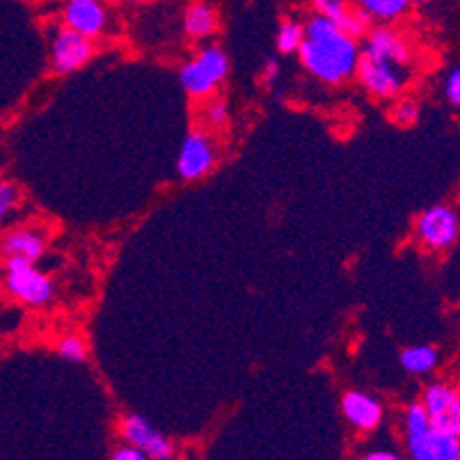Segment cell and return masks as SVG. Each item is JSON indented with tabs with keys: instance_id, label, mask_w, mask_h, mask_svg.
Returning <instances> with one entry per match:
<instances>
[{
	"instance_id": "cell-18",
	"label": "cell",
	"mask_w": 460,
	"mask_h": 460,
	"mask_svg": "<svg viewBox=\"0 0 460 460\" xmlns=\"http://www.w3.org/2000/svg\"><path fill=\"white\" fill-rule=\"evenodd\" d=\"M355 7L371 21H396L410 7V0H355Z\"/></svg>"
},
{
	"instance_id": "cell-3",
	"label": "cell",
	"mask_w": 460,
	"mask_h": 460,
	"mask_svg": "<svg viewBox=\"0 0 460 460\" xmlns=\"http://www.w3.org/2000/svg\"><path fill=\"white\" fill-rule=\"evenodd\" d=\"M229 74V58L220 46H207L181 69V87L192 99H207Z\"/></svg>"
},
{
	"instance_id": "cell-26",
	"label": "cell",
	"mask_w": 460,
	"mask_h": 460,
	"mask_svg": "<svg viewBox=\"0 0 460 460\" xmlns=\"http://www.w3.org/2000/svg\"><path fill=\"white\" fill-rule=\"evenodd\" d=\"M278 78H279V65L275 60H269L266 71H263V83H266V85H273Z\"/></svg>"
},
{
	"instance_id": "cell-27",
	"label": "cell",
	"mask_w": 460,
	"mask_h": 460,
	"mask_svg": "<svg viewBox=\"0 0 460 460\" xmlns=\"http://www.w3.org/2000/svg\"><path fill=\"white\" fill-rule=\"evenodd\" d=\"M362 460H401V458L396 454H392V451H374V454H367Z\"/></svg>"
},
{
	"instance_id": "cell-16",
	"label": "cell",
	"mask_w": 460,
	"mask_h": 460,
	"mask_svg": "<svg viewBox=\"0 0 460 460\" xmlns=\"http://www.w3.org/2000/svg\"><path fill=\"white\" fill-rule=\"evenodd\" d=\"M183 31L192 40H204L217 31V10L211 3H190L183 12Z\"/></svg>"
},
{
	"instance_id": "cell-6",
	"label": "cell",
	"mask_w": 460,
	"mask_h": 460,
	"mask_svg": "<svg viewBox=\"0 0 460 460\" xmlns=\"http://www.w3.org/2000/svg\"><path fill=\"white\" fill-rule=\"evenodd\" d=\"M417 236L426 250L440 252L451 248L458 238V216L447 204L426 208L417 220Z\"/></svg>"
},
{
	"instance_id": "cell-24",
	"label": "cell",
	"mask_w": 460,
	"mask_h": 460,
	"mask_svg": "<svg viewBox=\"0 0 460 460\" xmlns=\"http://www.w3.org/2000/svg\"><path fill=\"white\" fill-rule=\"evenodd\" d=\"M445 96L451 106H460V69L454 66L445 81Z\"/></svg>"
},
{
	"instance_id": "cell-19",
	"label": "cell",
	"mask_w": 460,
	"mask_h": 460,
	"mask_svg": "<svg viewBox=\"0 0 460 460\" xmlns=\"http://www.w3.org/2000/svg\"><path fill=\"white\" fill-rule=\"evenodd\" d=\"M303 37H305V28L300 21H296V19L282 21V26H279V31H278L279 53L298 51V46L303 44Z\"/></svg>"
},
{
	"instance_id": "cell-13",
	"label": "cell",
	"mask_w": 460,
	"mask_h": 460,
	"mask_svg": "<svg viewBox=\"0 0 460 460\" xmlns=\"http://www.w3.org/2000/svg\"><path fill=\"white\" fill-rule=\"evenodd\" d=\"M46 252V234L37 227H19L3 234L0 238V257L21 259V261L35 263Z\"/></svg>"
},
{
	"instance_id": "cell-21",
	"label": "cell",
	"mask_w": 460,
	"mask_h": 460,
	"mask_svg": "<svg viewBox=\"0 0 460 460\" xmlns=\"http://www.w3.org/2000/svg\"><path fill=\"white\" fill-rule=\"evenodd\" d=\"M19 204V188L10 181H0V227Z\"/></svg>"
},
{
	"instance_id": "cell-17",
	"label": "cell",
	"mask_w": 460,
	"mask_h": 460,
	"mask_svg": "<svg viewBox=\"0 0 460 460\" xmlns=\"http://www.w3.org/2000/svg\"><path fill=\"white\" fill-rule=\"evenodd\" d=\"M438 362H440V355H438L435 346H412V349H405L401 353V367L408 374H430L438 367Z\"/></svg>"
},
{
	"instance_id": "cell-23",
	"label": "cell",
	"mask_w": 460,
	"mask_h": 460,
	"mask_svg": "<svg viewBox=\"0 0 460 460\" xmlns=\"http://www.w3.org/2000/svg\"><path fill=\"white\" fill-rule=\"evenodd\" d=\"M229 122V106L225 102H211L207 108V124L211 128H223Z\"/></svg>"
},
{
	"instance_id": "cell-10",
	"label": "cell",
	"mask_w": 460,
	"mask_h": 460,
	"mask_svg": "<svg viewBox=\"0 0 460 460\" xmlns=\"http://www.w3.org/2000/svg\"><path fill=\"white\" fill-rule=\"evenodd\" d=\"M94 56V44L92 40L83 37L81 32L71 28H60L51 41V65L56 74H74L83 69Z\"/></svg>"
},
{
	"instance_id": "cell-28",
	"label": "cell",
	"mask_w": 460,
	"mask_h": 460,
	"mask_svg": "<svg viewBox=\"0 0 460 460\" xmlns=\"http://www.w3.org/2000/svg\"><path fill=\"white\" fill-rule=\"evenodd\" d=\"M124 5H142V3H149V0H122Z\"/></svg>"
},
{
	"instance_id": "cell-5",
	"label": "cell",
	"mask_w": 460,
	"mask_h": 460,
	"mask_svg": "<svg viewBox=\"0 0 460 460\" xmlns=\"http://www.w3.org/2000/svg\"><path fill=\"white\" fill-rule=\"evenodd\" d=\"M355 74L362 87L378 99H394L405 87V66L369 51H359Z\"/></svg>"
},
{
	"instance_id": "cell-4",
	"label": "cell",
	"mask_w": 460,
	"mask_h": 460,
	"mask_svg": "<svg viewBox=\"0 0 460 460\" xmlns=\"http://www.w3.org/2000/svg\"><path fill=\"white\" fill-rule=\"evenodd\" d=\"M5 288L28 307H46L56 296L51 278H46L32 263L21 259L5 261Z\"/></svg>"
},
{
	"instance_id": "cell-29",
	"label": "cell",
	"mask_w": 460,
	"mask_h": 460,
	"mask_svg": "<svg viewBox=\"0 0 460 460\" xmlns=\"http://www.w3.org/2000/svg\"><path fill=\"white\" fill-rule=\"evenodd\" d=\"M412 3H415V5H421V3H429V0H410V5H412Z\"/></svg>"
},
{
	"instance_id": "cell-1",
	"label": "cell",
	"mask_w": 460,
	"mask_h": 460,
	"mask_svg": "<svg viewBox=\"0 0 460 460\" xmlns=\"http://www.w3.org/2000/svg\"><path fill=\"white\" fill-rule=\"evenodd\" d=\"M303 28V44L296 53L314 78L328 85H339L355 76V66L359 60L358 40L339 31L332 21L319 14L309 16Z\"/></svg>"
},
{
	"instance_id": "cell-8",
	"label": "cell",
	"mask_w": 460,
	"mask_h": 460,
	"mask_svg": "<svg viewBox=\"0 0 460 460\" xmlns=\"http://www.w3.org/2000/svg\"><path fill=\"white\" fill-rule=\"evenodd\" d=\"M421 408L426 410L433 429L449 435H460V399L454 387L445 383L429 385Z\"/></svg>"
},
{
	"instance_id": "cell-22",
	"label": "cell",
	"mask_w": 460,
	"mask_h": 460,
	"mask_svg": "<svg viewBox=\"0 0 460 460\" xmlns=\"http://www.w3.org/2000/svg\"><path fill=\"white\" fill-rule=\"evenodd\" d=\"M392 117H394L396 124H403V127H412V124L417 122V117H420V111H417V106L410 99H403V102H399L394 106V111H392Z\"/></svg>"
},
{
	"instance_id": "cell-25",
	"label": "cell",
	"mask_w": 460,
	"mask_h": 460,
	"mask_svg": "<svg viewBox=\"0 0 460 460\" xmlns=\"http://www.w3.org/2000/svg\"><path fill=\"white\" fill-rule=\"evenodd\" d=\"M111 460H149L147 456L142 454L140 449H136V447H122V449H117L115 454H112Z\"/></svg>"
},
{
	"instance_id": "cell-12",
	"label": "cell",
	"mask_w": 460,
	"mask_h": 460,
	"mask_svg": "<svg viewBox=\"0 0 460 460\" xmlns=\"http://www.w3.org/2000/svg\"><path fill=\"white\" fill-rule=\"evenodd\" d=\"M312 10L314 14L332 21L339 31H344L353 40H359L371 26L369 16L350 5L349 0H312Z\"/></svg>"
},
{
	"instance_id": "cell-20",
	"label": "cell",
	"mask_w": 460,
	"mask_h": 460,
	"mask_svg": "<svg viewBox=\"0 0 460 460\" xmlns=\"http://www.w3.org/2000/svg\"><path fill=\"white\" fill-rule=\"evenodd\" d=\"M58 355H60L62 359H66V362L83 365V362H87V346L81 337L69 334V337H62L60 341H58Z\"/></svg>"
},
{
	"instance_id": "cell-11",
	"label": "cell",
	"mask_w": 460,
	"mask_h": 460,
	"mask_svg": "<svg viewBox=\"0 0 460 460\" xmlns=\"http://www.w3.org/2000/svg\"><path fill=\"white\" fill-rule=\"evenodd\" d=\"M122 435L124 440L131 447L140 449L142 454L152 460H170L174 456L172 442L167 440L165 435L149 424L140 415H127L122 420Z\"/></svg>"
},
{
	"instance_id": "cell-2",
	"label": "cell",
	"mask_w": 460,
	"mask_h": 460,
	"mask_svg": "<svg viewBox=\"0 0 460 460\" xmlns=\"http://www.w3.org/2000/svg\"><path fill=\"white\" fill-rule=\"evenodd\" d=\"M405 433L412 460H460L458 435L433 429L421 403H412L405 410Z\"/></svg>"
},
{
	"instance_id": "cell-14",
	"label": "cell",
	"mask_w": 460,
	"mask_h": 460,
	"mask_svg": "<svg viewBox=\"0 0 460 460\" xmlns=\"http://www.w3.org/2000/svg\"><path fill=\"white\" fill-rule=\"evenodd\" d=\"M362 51H369L374 56L387 58V60L396 62L401 66H408L412 62V51H410V46L405 44L403 37L399 35L392 28H371L367 32V44Z\"/></svg>"
},
{
	"instance_id": "cell-9",
	"label": "cell",
	"mask_w": 460,
	"mask_h": 460,
	"mask_svg": "<svg viewBox=\"0 0 460 460\" xmlns=\"http://www.w3.org/2000/svg\"><path fill=\"white\" fill-rule=\"evenodd\" d=\"M217 161L216 145L204 131H190L179 152L177 172L183 181H198L207 177Z\"/></svg>"
},
{
	"instance_id": "cell-15",
	"label": "cell",
	"mask_w": 460,
	"mask_h": 460,
	"mask_svg": "<svg viewBox=\"0 0 460 460\" xmlns=\"http://www.w3.org/2000/svg\"><path fill=\"white\" fill-rule=\"evenodd\" d=\"M341 410H344L346 420L359 430L378 429L380 420H383V405L374 396L358 390L346 392L344 399H341Z\"/></svg>"
},
{
	"instance_id": "cell-7",
	"label": "cell",
	"mask_w": 460,
	"mask_h": 460,
	"mask_svg": "<svg viewBox=\"0 0 460 460\" xmlns=\"http://www.w3.org/2000/svg\"><path fill=\"white\" fill-rule=\"evenodd\" d=\"M65 28L81 32L87 40L106 35L111 26V7L106 0H65L62 7Z\"/></svg>"
}]
</instances>
